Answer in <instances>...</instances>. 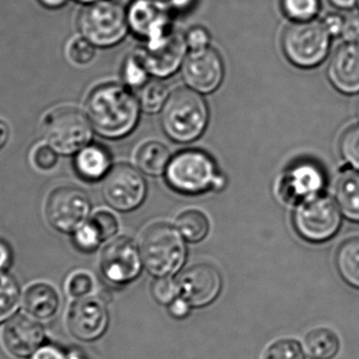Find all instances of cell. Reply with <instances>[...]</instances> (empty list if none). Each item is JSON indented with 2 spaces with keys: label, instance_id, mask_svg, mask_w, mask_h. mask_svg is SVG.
<instances>
[{
  "label": "cell",
  "instance_id": "obj_1",
  "mask_svg": "<svg viewBox=\"0 0 359 359\" xmlns=\"http://www.w3.org/2000/svg\"><path fill=\"white\" fill-rule=\"evenodd\" d=\"M86 112L97 134L117 141L136 129L141 107L138 98L128 86L109 82L96 86L90 93Z\"/></svg>",
  "mask_w": 359,
  "mask_h": 359
},
{
  "label": "cell",
  "instance_id": "obj_2",
  "mask_svg": "<svg viewBox=\"0 0 359 359\" xmlns=\"http://www.w3.org/2000/svg\"><path fill=\"white\" fill-rule=\"evenodd\" d=\"M209 122V110L204 97L189 88L170 93L161 111V124L168 138L190 143L200 138Z\"/></svg>",
  "mask_w": 359,
  "mask_h": 359
},
{
  "label": "cell",
  "instance_id": "obj_3",
  "mask_svg": "<svg viewBox=\"0 0 359 359\" xmlns=\"http://www.w3.org/2000/svg\"><path fill=\"white\" fill-rule=\"evenodd\" d=\"M164 175L172 190L185 195L223 189L226 183L215 160L201 150H184L172 156Z\"/></svg>",
  "mask_w": 359,
  "mask_h": 359
},
{
  "label": "cell",
  "instance_id": "obj_4",
  "mask_svg": "<svg viewBox=\"0 0 359 359\" xmlns=\"http://www.w3.org/2000/svg\"><path fill=\"white\" fill-rule=\"evenodd\" d=\"M80 35L96 48L117 46L130 31L128 10L117 0L86 4L77 17Z\"/></svg>",
  "mask_w": 359,
  "mask_h": 359
},
{
  "label": "cell",
  "instance_id": "obj_5",
  "mask_svg": "<svg viewBox=\"0 0 359 359\" xmlns=\"http://www.w3.org/2000/svg\"><path fill=\"white\" fill-rule=\"evenodd\" d=\"M140 254L147 271L156 278H170L185 263L186 248L177 228L155 223L141 237Z\"/></svg>",
  "mask_w": 359,
  "mask_h": 359
},
{
  "label": "cell",
  "instance_id": "obj_6",
  "mask_svg": "<svg viewBox=\"0 0 359 359\" xmlns=\"http://www.w3.org/2000/svg\"><path fill=\"white\" fill-rule=\"evenodd\" d=\"M93 132L88 115L77 107H57L42 120V136L59 155H76L90 145Z\"/></svg>",
  "mask_w": 359,
  "mask_h": 359
},
{
  "label": "cell",
  "instance_id": "obj_7",
  "mask_svg": "<svg viewBox=\"0 0 359 359\" xmlns=\"http://www.w3.org/2000/svg\"><path fill=\"white\" fill-rule=\"evenodd\" d=\"M331 35L324 23L311 20L293 22L283 35L284 54L292 65L302 69L318 67L330 50Z\"/></svg>",
  "mask_w": 359,
  "mask_h": 359
},
{
  "label": "cell",
  "instance_id": "obj_8",
  "mask_svg": "<svg viewBox=\"0 0 359 359\" xmlns=\"http://www.w3.org/2000/svg\"><path fill=\"white\" fill-rule=\"evenodd\" d=\"M293 221L295 229L304 240L310 242H326L341 228V209L334 200L320 194L299 202Z\"/></svg>",
  "mask_w": 359,
  "mask_h": 359
},
{
  "label": "cell",
  "instance_id": "obj_9",
  "mask_svg": "<svg viewBox=\"0 0 359 359\" xmlns=\"http://www.w3.org/2000/svg\"><path fill=\"white\" fill-rule=\"evenodd\" d=\"M90 197L83 190L76 187H60L54 190L46 202V221L62 234H74L88 223L90 216Z\"/></svg>",
  "mask_w": 359,
  "mask_h": 359
},
{
  "label": "cell",
  "instance_id": "obj_10",
  "mask_svg": "<svg viewBox=\"0 0 359 359\" xmlns=\"http://www.w3.org/2000/svg\"><path fill=\"white\" fill-rule=\"evenodd\" d=\"M103 197L109 206L120 212L139 208L147 194L143 173L128 164H116L103 179Z\"/></svg>",
  "mask_w": 359,
  "mask_h": 359
},
{
  "label": "cell",
  "instance_id": "obj_11",
  "mask_svg": "<svg viewBox=\"0 0 359 359\" xmlns=\"http://www.w3.org/2000/svg\"><path fill=\"white\" fill-rule=\"evenodd\" d=\"M188 51L185 35L172 30L159 41L145 44L135 53L151 77L164 79L181 69Z\"/></svg>",
  "mask_w": 359,
  "mask_h": 359
},
{
  "label": "cell",
  "instance_id": "obj_12",
  "mask_svg": "<svg viewBox=\"0 0 359 359\" xmlns=\"http://www.w3.org/2000/svg\"><path fill=\"white\" fill-rule=\"evenodd\" d=\"M128 10L130 31L147 44L159 41L172 31V8L160 0H133Z\"/></svg>",
  "mask_w": 359,
  "mask_h": 359
},
{
  "label": "cell",
  "instance_id": "obj_13",
  "mask_svg": "<svg viewBox=\"0 0 359 359\" xmlns=\"http://www.w3.org/2000/svg\"><path fill=\"white\" fill-rule=\"evenodd\" d=\"M188 88L200 94H211L221 86L225 70L223 59L215 48L188 51L181 67Z\"/></svg>",
  "mask_w": 359,
  "mask_h": 359
},
{
  "label": "cell",
  "instance_id": "obj_14",
  "mask_svg": "<svg viewBox=\"0 0 359 359\" xmlns=\"http://www.w3.org/2000/svg\"><path fill=\"white\" fill-rule=\"evenodd\" d=\"M141 265L140 250L126 236L109 242L101 254V271L113 284L126 285L136 280L140 274Z\"/></svg>",
  "mask_w": 359,
  "mask_h": 359
},
{
  "label": "cell",
  "instance_id": "obj_15",
  "mask_svg": "<svg viewBox=\"0 0 359 359\" xmlns=\"http://www.w3.org/2000/svg\"><path fill=\"white\" fill-rule=\"evenodd\" d=\"M67 326L72 337L78 341H90L100 339L109 326V313L102 301L95 297L77 299L67 315Z\"/></svg>",
  "mask_w": 359,
  "mask_h": 359
},
{
  "label": "cell",
  "instance_id": "obj_16",
  "mask_svg": "<svg viewBox=\"0 0 359 359\" xmlns=\"http://www.w3.org/2000/svg\"><path fill=\"white\" fill-rule=\"evenodd\" d=\"M1 337L4 349L19 359H31L48 343L43 325L25 314H17L8 320L2 330Z\"/></svg>",
  "mask_w": 359,
  "mask_h": 359
},
{
  "label": "cell",
  "instance_id": "obj_17",
  "mask_svg": "<svg viewBox=\"0 0 359 359\" xmlns=\"http://www.w3.org/2000/svg\"><path fill=\"white\" fill-rule=\"evenodd\" d=\"M178 286L182 299L191 307H205L215 301L221 292V273L215 266L196 263L182 273Z\"/></svg>",
  "mask_w": 359,
  "mask_h": 359
},
{
  "label": "cell",
  "instance_id": "obj_18",
  "mask_svg": "<svg viewBox=\"0 0 359 359\" xmlns=\"http://www.w3.org/2000/svg\"><path fill=\"white\" fill-rule=\"evenodd\" d=\"M326 185L322 169L311 162H301L291 167L283 179L282 189L288 200L302 202L320 195Z\"/></svg>",
  "mask_w": 359,
  "mask_h": 359
},
{
  "label": "cell",
  "instance_id": "obj_19",
  "mask_svg": "<svg viewBox=\"0 0 359 359\" xmlns=\"http://www.w3.org/2000/svg\"><path fill=\"white\" fill-rule=\"evenodd\" d=\"M331 84L346 95L359 93V44H347L339 46L327 69Z\"/></svg>",
  "mask_w": 359,
  "mask_h": 359
},
{
  "label": "cell",
  "instance_id": "obj_20",
  "mask_svg": "<svg viewBox=\"0 0 359 359\" xmlns=\"http://www.w3.org/2000/svg\"><path fill=\"white\" fill-rule=\"evenodd\" d=\"M113 167L109 150L99 143L86 145L76 154L74 159V168L78 176L88 183L102 181Z\"/></svg>",
  "mask_w": 359,
  "mask_h": 359
},
{
  "label": "cell",
  "instance_id": "obj_21",
  "mask_svg": "<svg viewBox=\"0 0 359 359\" xmlns=\"http://www.w3.org/2000/svg\"><path fill=\"white\" fill-rule=\"evenodd\" d=\"M22 301L27 313L38 320H52L60 308L58 291L48 282L31 285L25 291Z\"/></svg>",
  "mask_w": 359,
  "mask_h": 359
},
{
  "label": "cell",
  "instance_id": "obj_22",
  "mask_svg": "<svg viewBox=\"0 0 359 359\" xmlns=\"http://www.w3.org/2000/svg\"><path fill=\"white\" fill-rule=\"evenodd\" d=\"M170 149L160 141H147L140 145L135 155L137 168L143 174L160 176L165 174L166 169L172 159Z\"/></svg>",
  "mask_w": 359,
  "mask_h": 359
},
{
  "label": "cell",
  "instance_id": "obj_23",
  "mask_svg": "<svg viewBox=\"0 0 359 359\" xmlns=\"http://www.w3.org/2000/svg\"><path fill=\"white\" fill-rule=\"evenodd\" d=\"M21 299L18 280L8 272H0V326L18 314Z\"/></svg>",
  "mask_w": 359,
  "mask_h": 359
},
{
  "label": "cell",
  "instance_id": "obj_24",
  "mask_svg": "<svg viewBox=\"0 0 359 359\" xmlns=\"http://www.w3.org/2000/svg\"><path fill=\"white\" fill-rule=\"evenodd\" d=\"M304 347L309 358L331 359L339 352V337L329 329H316L306 335Z\"/></svg>",
  "mask_w": 359,
  "mask_h": 359
},
{
  "label": "cell",
  "instance_id": "obj_25",
  "mask_svg": "<svg viewBox=\"0 0 359 359\" xmlns=\"http://www.w3.org/2000/svg\"><path fill=\"white\" fill-rule=\"evenodd\" d=\"M335 195L341 213L359 221V172L345 175L337 183Z\"/></svg>",
  "mask_w": 359,
  "mask_h": 359
},
{
  "label": "cell",
  "instance_id": "obj_26",
  "mask_svg": "<svg viewBox=\"0 0 359 359\" xmlns=\"http://www.w3.org/2000/svg\"><path fill=\"white\" fill-rule=\"evenodd\" d=\"M170 93L163 79H149L142 88L139 89L137 95L141 111L147 114L159 113L168 103Z\"/></svg>",
  "mask_w": 359,
  "mask_h": 359
},
{
  "label": "cell",
  "instance_id": "obj_27",
  "mask_svg": "<svg viewBox=\"0 0 359 359\" xmlns=\"http://www.w3.org/2000/svg\"><path fill=\"white\" fill-rule=\"evenodd\" d=\"M337 266L341 278L359 288V237L351 238L341 244L337 255Z\"/></svg>",
  "mask_w": 359,
  "mask_h": 359
},
{
  "label": "cell",
  "instance_id": "obj_28",
  "mask_svg": "<svg viewBox=\"0 0 359 359\" xmlns=\"http://www.w3.org/2000/svg\"><path fill=\"white\" fill-rule=\"evenodd\" d=\"M177 230L189 242H200L209 232V221L204 213L198 210H187L179 215Z\"/></svg>",
  "mask_w": 359,
  "mask_h": 359
},
{
  "label": "cell",
  "instance_id": "obj_29",
  "mask_svg": "<svg viewBox=\"0 0 359 359\" xmlns=\"http://www.w3.org/2000/svg\"><path fill=\"white\" fill-rule=\"evenodd\" d=\"M283 12L293 22L314 20L320 10V0H280Z\"/></svg>",
  "mask_w": 359,
  "mask_h": 359
},
{
  "label": "cell",
  "instance_id": "obj_30",
  "mask_svg": "<svg viewBox=\"0 0 359 359\" xmlns=\"http://www.w3.org/2000/svg\"><path fill=\"white\" fill-rule=\"evenodd\" d=\"M122 77H123L124 84L130 90L133 89L139 90L151 79V75L147 72V67L135 52L130 54V56L124 61Z\"/></svg>",
  "mask_w": 359,
  "mask_h": 359
},
{
  "label": "cell",
  "instance_id": "obj_31",
  "mask_svg": "<svg viewBox=\"0 0 359 359\" xmlns=\"http://www.w3.org/2000/svg\"><path fill=\"white\" fill-rule=\"evenodd\" d=\"M339 151L344 160L359 172V124L346 131L341 136Z\"/></svg>",
  "mask_w": 359,
  "mask_h": 359
},
{
  "label": "cell",
  "instance_id": "obj_32",
  "mask_svg": "<svg viewBox=\"0 0 359 359\" xmlns=\"http://www.w3.org/2000/svg\"><path fill=\"white\" fill-rule=\"evenodd\" d=\"M101 242L102 240L90 221L84 223L73 234L74 246L83 253L94 252L100 246Z\"/></svg>",
  "mask_w": 359,
  "mask_h": 359
},
{
  "label": "cell",
  "instance_id": "obj_33",
  "mask_svg": "<svg viewBox=\"0 0 359 359\" xmlns=\"http://www.w3.org/2000/svg\"><path fill=\"white\" fill-rule=\"evenodd\" d=\"M263 359H305L301 345L293 339H280L272 344Z\"/></svg>",
  "mask_w": 359,
  "mask_h": 359
},
{
  "label": "cell",
  "instance_id": "obj_34",
  "mask_svg": "<svg viewBox=\"0 0 359 359\" xmlns=\"http://www.w3.org/2000/svg\"><path fill=\"white\" fill-rule=\"evenodd\" d=\"M67 54H69L72 63L75 65H86L94 60L95 56H96V46L90 44L86 38L80 36V37L72 40Z\"/></svg>",
  "mask_w": 359,
  "mask_h": 359
},
{
  "label": "cell",
  "instance_id": "obj_35",
  "mask_svg": "<svg viewBox=\"0 0 359 359\" xmlns=\"http://www.w3.org/2000/svg\"><path fill=\"white\" fill-rule=\"evenodd\" d=\"M156 301L162 305H170L180 294L178 282L170 278H160L151 287Z\"/></svg>",
  "mask_w": 359,
  "mask_h": 359
},
{
  "label": "cell",
  "instance_id": "obj_36",
  "mask_svg": "<svg viewBox=\"0 0 359 359\" xmlns=\"http://www.w3.org/2000/svg\"><path fill=\"white\" fill-rule=\"evenodd\" d=\"M94 288L92 276L86 272H76L69 276L67 282V293L74 299L86 297Z\"/></svg>",
  "mask_w": 359,
  "mask_h": 359
},
{
  "label": "cell",
  "instance_id": "obj_37",
  "mask_svg": "<svg viewBox=\"0 0 359 359\" xmlns=\"http://www.w3.org/2000/svg\"><path fill=\"white\" fill-rule=\"evenodd\" d=\"M90 223L95 226L102 242L115 235L118 231V221L115 215L109 211H99L90 219Z\"/></svg>",
  "mask_w": 359,
  "mask_h": 359
},
{
  "label": "cell",
  "instance_id": "obj_38",
  "mask_svg": "<svg viewBox=\"0 0 359 359\" xmlns=\"http://www.w3.org/2000/svg\"><path fill=\"white\" fill-rule=\"evenodd\" d=\"M59 154L52 147L46 145H39L34 150L32 159L34 164L40 170L48 171L54 168L58 162Z\"/></svg>",
  "mask_w": 359,
  "mask_h": 359
},
{
  "label": "cell",
  "instance_id": "obj_39",
  "mask_svg": "<svg viewBox=\"0 0 359 359\" xmlns=\"http://www.w3.org/2000/svg\"><path fill=\"white\" fill-rule=\"evenodd\" d=\"M185 40L188 50H202L208 48L210 44V34L205 27H194L186 33Z\"/></svg>",
  "mask_w": 359,
  "mask_h": 359
},
{
  "label": "cell",
  "instance_id": "obj_40",
  "mask_svg": "<svg viewBox=\"0 0 359 359\" xmlns=\"http://www.w3.org/2000/svg\"><path fill=\"white\" fill-rule=\"evenodd\" d=\"M341 36L346 42L359 44V14L346 17Z\"/></svg>",
  "mask_w": 359,
  "mask_h": 359
},
{
  "label": "cell",
  "instance_id": "obj_41",
  "mask_svg": "<svg viewBox=\"0 0 359 359\" xmlns=\"http://www.w3.org/2000/svg\"><path fill=\"white\" fill-rule=\"evenodd\" d=\"M69 351L55 344L46 343L34 354L31 359H67Z\"/></svg>",
  "mask_w": 359,
  "mask_h": 359
},
{
  "label": "cell",
  "instance_id": "obj_42",
  "mask_svg": "<svg viewBox=\"0 0 359 359\" xmlns=\"http://www.w3.org/2000/svg\"><path fill=\"white\" fill-rule=\"evenodd\" d=\"M344 21H345V18H343L341 15L331 14L324 19L323 23H324L325 27H326L328 33L330 34L331 37H337V36L341 35Z\"/></svg>",
  "mask_w": 359,
  "mask_h": 359
},
{
  "label": "cell",
  "instance_id": "obj_43",
  "mask_svg": "<svg viewBox=\"0 0 359 359\" xmlns=\"http://www.w3.org/2000/svg\"><path fill=\"white\" fill-rule=\"evenodd\" d=\"M14 255L8 242L0 240V272H8L12 267Z\"/></svg>",
  "mask_w": 359,
  "mask_h": 359
},
{
  "label": "cell",
  "instance_id": "obj_44",
  "mask_svg": "<svg viewBox=\"0 0 359 359\" xmlns=\"http://www.w3.org/2000/svg\"><path fill=\"white\" fill-rule=\"evenodd\" d=\"M191 306L185 299H176L170 303V312L175 318H184L188 315Z\"/></svg>",
  "mask_w": 359,
  "mask_h": 359
},
{
  "label": "cell",
  "instance_id": "obj_45",
  "mask_svg": "<svg viewBox=\"0 0 359 359\" xmlns=\"http://www.w3.org/2000/svg\"><path fill=\"white\" fill-rule=\"evenodd\" d=\"M11 131L8 124L0 119V151L6 147L10 139Z\"/></svg>",
  "mask_w": 359,
  "mask_h": 359
},
{
  "label": "cell",
  "instance_id": "obj_46",
  "mask_svg": "<svg viewBox=\"0 0 359 359\" xmlns=\"http://www.w3.org/2000/svg\"><path fill=\"white\" fill-rule=\"evenodd\" d=\"M38 4L48 10H58L67 4L69 0H37Z\"/></svg>",
  "mask_w": 359,
  "mask_h": 359
},
{
  "label": "cell",
  "instance_id": "obj_47",
  "mask_svg": "<svg viewBox=\"0 0 359 359\" xmlns=\"http://www.w3.org/2000/svg\"><path fill=\"white\" fill-rule=\"evenodd\" d=\"M329 1L339 10H350L358 4V0H329Z\"/></svg>",
  "mask_w": 359,
  "mask_h": 359
},
{
  "label": "cell",
  "instance_id": "obj_48",
  "mask_svg": "<svg viewBox=\"0 0 359 359\" xmlns=\"http://www.w3.org/2000/svg\"><path fill=\"white\" fill-rule=\"evenodd\" d=\"M67 359H92L80 350H69V358Z\"/></svg>",
  "mask_w": 359,
  "mask_h": 359
},
{
  "label": "cell",
  "instance_id": "obj_49",
  "mask_svg": "<svg viewBox=\"0 0 359 359\" xmlns=\"http://www.w3.org/2000/svg\"><path fill=\"white\" fill-rule=\"evenodd\" d=\"M74 1L78 2V4H83V6H86V4H94V2L101 1V0H74Z\"/></svg>",
  "mask_w": 359,
  "mask_h": 359
},
{
  "label": "cell",
  "instance_id": "obj_50",
  "mask_svg": "<svg viewBox=\"0 0 359 359\" xmlns=\"http://www.w3.org/2000/svg\"><path fill=\"white\" fill-rule=\"evenodd\" d=\"M160 1L165 2V4H168V6H170V4H172L174 0H160Z\"/></svg>",
  "mask_w": 359,
  "mask_h": 359
},
{
  "label": "cell",
  "instance_id": "obj_51",
  "mask_svg": "<svg viewBox=\"0 0 359 359\" xmlns=\"http://www.w3.org/2000/svg\"><path fill=\"white\" fill-rule=\"evenodd\" d=\"M358 117L359 119V103H358Z\"/></svg>",
  "mask_w": 359,
  "mask_h": 359
},
{
  "label": "cell",
  "instance_id": "obj_52",
  "mask_svg": "<svg viewBox=\"0 0 359 359\" xmlns=\"http://www.w3.org/2000/svg\"><path fill=\"white\" fill-rule=\"evenodd\" d=\"M358 6H359V0H358Z\"/></svg>",
  "mask_w": 359,
  "mask_h": 359
}]
</instances>
